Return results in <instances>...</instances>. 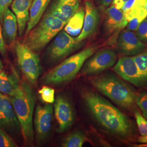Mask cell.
Masks as SVG:
<instances>
[{"instance_id":"obj_12","label":"cell","mask_w":147,"mask_h":147,"mask_svg":"<svg viewBox=\"0 0 147 147\" xmlns=\"http://www.w3.org/2000/svg\"><path fill=\"white\" fill-rule=\"evenodd\" d=\"M117 47L122 55L132 56L143 52L146 47L135 32L126 29L123 30L119 34Z\"/></svg>"},{"instance_id":"obj_1","label":"cell","mask_w":147,"mask_h":147,"mask_svg":"<svg viewBox=\"0 0 147 147\" xmlns=\"http://www.w3.org/2000/svg\"><path fill=\"white\" fill-rule=\"evenodd\" d=\"M82 97L95 119L107 130L124 138L134 135L132 123L107 100L92 91L84 92Z\"/></svg>"},{"instance_id":"obj_20","label":"cell","mask_w":147,"mask_h":147,"mask_svg":"<svg viewBox=\"0 0 147 147\" xmlns=\"http://www.w3.org/2000/svg\"><path fill=\"white\" fill-rule=\"evenodd\" d=\"M51 0H33L30 9L29 20L27 22L25 35L37 25L41 20Z\"/></svg>"},{"instance_id":"obj_14","label":"cell","mask_w":147,"mask_h":147,"mask_svg":"<svg viewBox=\"0 0 147 147\" xmlns=\"http://www.w3.org/2000/svg\"><path fill=\"white\" fill-rule=\"evenodd\" d=\"M84 5L85 15L84 25L81 33L76 38L79 42H82L94 33L99 25L100 19L98 10L90 1L86 0Z\"/></svg>"},{"instance_id":"obj_11","label":"cell","mask_w":147,"mask_h":147,"mask_svg":"<svg viewBox=\"0 0 147 147\" xmlns=\"http://www.w3.org/2000/svg\"><path fill=\"white\" fill-rule=\"evenodd\" d=\"M113 69L126 81L137 87L143 86L139 69L133 56H125L119 58Z\"/></svg>"},{"instance_id":"obj_31","label":"cell","mask_w":147,"mask_h":147,"mask_svg":"<svg viewBox=\"0 0 147 147\" xmlns=\"http://www.w3.org/2000/svg\"><path fill=\"white\" fill-rule=\"evenodd\" d=\"M0 53L3 56H5L6 54V44L3 36L2 25H1V22H0Z\"/></svg>"},{"instance_id":"obj_8","label":"cell","mask_w":147,"mask_h":147,"mask_svg":"<svg viewBox=\"0 0 147 147\" xmlns=\"http://www.w3.org/2000/svg\"><path fill=\"white\" fill-rule=\"evenodd\" d=\"M117 56L115 51L105 49L93 54L84 63L81 74L91 75L100 73L112 67L116 62Z\"/></svg>"},{"instance_id":"obj_27","label":"cell","mask_w":147,"mask_h":147,"mask_svg":"<svg viewBox=\"0 0 147 147\" xmlns=\"http://www.w3.org/2000/svg\"><path fill=\"white\" fill-rule=\"evenodd\" d=\"M18 147L14 140L11 137L4 129L0 127V147Z\"/></svg>"},{"instance_id":"obj_24","label":"cell","mask_w":147,"mask_h":147,"mask_svg":"<svg viewBox=\"0 0 147 147\" xmlns=\"http://www.w3.org/2000/svg\"><path fill=\"white\" fill-rule=\"evenodd\" d=\"M141 77L143 86L147 84V49L136 56H134Z\"/></svg>"},{"instance_id":"obj_9","label":"cell","mask_w":147,"mask_h":147,"mask_svg":"<svg viewBox=\"0 0 147 147\" xmlns=\"http://www.w3.org/2000/svg\"><path fill=\"white\" fill-rule=\"evenodd\" d=\"M147 0H127L121 10L128 22L127 29L136 31L140 24L147 17Z\"/></svg>"},{"instance_id":"obj_4","label":"cell","mask_w":147,"mask_h":147,"mask_svg":"<svg viewBox=\"0 0 147 147\" xmlns=\"http://www.w3.org/2000/svg\"><path fill=\"white\" fill-rule=\"evenodd\" d=\"M96 50V46H91L66 58L43 76V83L57 85L72 80L81 70L87 59L94 54Z\"/></svg>"},{"instance_id":"obj_22","label":"cell","mask_w":147,"mask_h":147,"mask_svg":"<svg viewBox=\"0 0 147 147\" xmlns=\"http://www.w3.org/2000/svg\"><path fill=\"white\" fill-rule=\"evenodd\" d=\"M84 15V9L79 8L65 25L64 31L73 37L78 36L83 27Z\"/></svg>"},{"instance_id":"obj_33","label":"cell","mask_w":147,"mask_h":147,"mask_svg":"<svg viewBox=\"0 0 147 147\" xmlns=\"http://www.w3.org/2000/svg\"><path fill=\"white\" fill-rule=\"evenodd\" d=\"M113 0H96L98 3L104 8H107L112 4Z\"/></svg>"},{"instance_id":"obj_2","label":"cell","mask_w":147,"mask_h":147,"mask_svg":"<svg viewBox=\"0 0 147 147\" xmlns=\"http://www.w3.org/2000/svg\"><path fill=\"white\" fill-rule=\"evenodd\" d=\"M16 116L20 125L25 142L33 140V117L35 98L30 85L22 82L16 94L9 96Z\"/></svg>"},{"instance_id":"obj_29","label":"cell","mask_w":147,"mask_h":147,"mask_svg":"<svg viewBox=\"0 0 147 147\" xmlns=\"http://www.w3.org/2000/svg\"><path fill=\"white\" fill-rule=\"evenodd\" d=\"M137 36L142 42H147V19L140 24L136 30Z\"/></svg>"},{"instance_id":"obj_23","label":"cell","mask_w":147,"mask_h":147,"mask_svg":"<svg viewBox=\"0 0 147 147\" xmlns=\"http://www.w3.org/2000/svg\"><path fill=\"white\" fill-rule=\"evenodd\" d=\"M87 138L84 134L81 131H75L66 137L62 142L63 147H82Z\"/></svg>"},{"instance_id":"obj_37","label":"cell","mask_w":147,"mask_h":147,"mask_svg":"<svg viewBox=\"0 0 147 147\" xmlns=\"http://www.w3.org/2000/svg\"></svg>"},{"instance_id":"obj_34","label":"cell","mask_w":147,"mask_h":147,"mask_svg":"<svg viewBox=\"0 0 147 147\" xmlns=\"http://www.w3.org/2000/svg\"><path fill=\"white\" fill-rule=\"evenodd\" d=\"M138 141L140 143H143L147 144V135H146V136H141L138 137Z\"/></svg>"},{"instance_id":"obj_32","label":"cell","mask_w":147,"mask_h":147,"mask_svg":"<svg viewBox=\"0 0 147 147\" xmlns=\"http://www.w3.org/2000/svg\"><path fill=\"white\" fill-rule=\"evenodd\" d=\"M127 0H113L112 5L116 8L121 9L124 4L126 2Z\"/></svg>"},{"instance_id":"obj_36","label":"cell","mask_w":147,"mask_h":147,"mask_svg":"<svg viewBox=\"0 0 147 147\" xmlns=\"http://www.w3.org/2000/svg\"><path fill=\"white\" fill-rule=\"evenodd\" d=\"M146 9L147 11V1H146Z\"/></svg>"},{"instance_id":"obj_7","label":"cell","mask_w":147,"mask_h":147,"mask_svg":"<svg viewBox=\"0 0 147 147\" xmlns=\"http://www.w3.org/2000/svg\"><path fill=\"white\" fill-rule=\"evenodd\" d=\"M82 45V42H79L76 38L62 30L53 38L48 48L47 54L51 61L58 62L79 49Z\"/></svg>"},{"instance_id":"obj_19","label":"cell","mask_w":147,"mask_h":147,"mask_svg":"<svg viewBox=\"0 0 147 147\" xmlns=\"http://www.w3.org/2000/svg\"><path fill=\"white\" fill-rule=\"evenodd\" d=\"M5 44L9 45L15 42L18 31V21L15 14L8 9L5 11L1 24Z\"/></svg>"},{"instance_id":"obj_16","label":"cell","mask_w":147,"mask_h":147,"mask_svg":"<svg viewBox=\"0 0 147 147\" xmlns=\"http://www.w3.org/2000/svg\"><path fill=\"white\" fill-rule=\"evenodd\" d=\"M19 125L9 96L0 92V127L5 129Z\"/></svg>"},{"instance_id":"obj_18","label":"cell","mask_w":147,"mask_h":147,"mask_svg":"<svg viewBox=\"0 0 147 147\" xmlns=\"http://www.w3.org/2000/svg\"><path fill=\"white\" fill-rule=\"evenodd\" d=\"M32 1L13 0L11 4V9L15 14L18 21V32L20 36L26 31Z\"/></svg>"},{"instance_id":"obj_10","label":"cell","mask_w":147,"mask_h":147,"mask_svg":"<svg viewBox=\"0 0 147 147\" xmlns=\"http://www.w3.org/2000/svg\"><path fill=\"white\" fill-rule=\"evenodd\" d=\"M53 115V107L51 104L38 105L36 107L34 125L37 136L40 140L45 139L49 135L52 127Z\"/></svg>"},{"instance_id":"obj_17","label":"cell","mask_w":147,"mask_h":147,"mask_svg":"<svg viewBox=\"0 0 147 147\" xmlns=\"http://www.w3.org/2000/svg\"><path fill=\"white\" fill-rule=\"evenodd\" d=\"M128 22L121 9L116 8L112 5L105 11L104 26L106 32L111 33L119 31L127 26Z\"/></svg>"},{"instance_id":"obj_15","label":"cell","mask_w":147,"mask_h":147,"mask_svg":"<svg viewBox=\"0 0 147 147\" xmlns=\"http://www.w3.org/2000/svg\"><path fill=\"white\" fill-rule=\"evenodd\" d=\"M80 0H55L48 9L53 15L66 23L80 8Z\"/></svg>"},{"instance_id":"obj_21","label":"cell","mask_w":147,"mask_h":147,"mask_svg":"<svg viewBox=\"0 0 147 147\" xmlns=\"http://www.w3.org/2000/svg\"><path fill=\"white\" fill-rule=\"evenodd\" d=\"M19 78L16 73H0V92L9 96L16 94L20 87Z\"/></svg>"},{"instance_id":"obj_30","label":"cell","mask_w":147,"mask_h":147,"mask_svg":"<svg viewBox=\"0 0 147 147\" xmlns=\"http://www.w3.org/2000/svg\"><path fill=\"white\" fill-rule=\"evenodd\" d=\"M13 0H0V22L2 24L5 11L9 9Z\"/></svg>"},{"instance_id":"obj_6","label":"cell","mask_w":147,"mask_h":147,"mask_svg":"<svg viewBox=\"0 0 147 147\" xmlns=\"http://www.w3.org/2000/svg\"><path fill=\"white\" fill-rule=\"evenodd\" d=\"M15 51L21 71L30 83L36 84L42 71L38 55L25 44L20 42L16 43Z\"/></svg>"},{"instance_id":"obj_26","label":"cell","mask_w":147,"mask_h":147,"mask_svg":"<svg viewBox=\"0 0 147 147\" xmlns=\"http://www.w3.org/2000/svg\"><path fill=\"white\" fill-rule=\"evenodd\" d=\"M136 124L141 136L147 135V120L141 115L140 111H135Z\"/></svg>"},{"instance_id":"obj_5","label":"cell","mask_w":147,"mask_h":147,"mask_svg":"<svg viewBox=\"0 0 147 147\" xmlns=\"http://www.w3.org/2000/svg\"><path fill=\"white\" fill-rule=\"evenodd\" d=\"M66 24L47 11L26 36L24 44L34 52L40 51L63 30Z\"/></svg>"},{"instance_id":"obj_35","label":"cell","mask_w":147,"mask_h":147,"mask_svg":"<svg viewBox=\"0 0 147 147\" xmlns=\"http://www.w3.org/2000/svg\"><path fill=\"white\" fill-rule=\"evenodd\" d=\"M2 69H3V64L2 62L0 59V73L2 71Z\"/></svg>"},{"instance_id":"obj_28","label":"cell","mask_w":147,"mask_h":147,"mask_svg":"<svg viewBox=\"0 0 147 147\" xmlns=\"http://www.w3.org/2000/svg\"><path fill=\"white\" fill-rule=\"evenodd\" d=\"M136 104L142 111L143 116L147 120V92H142L137 96Z\"/></svg>"},{"instance_id":"obj_25","label":"cell","mask_w":147,"mask_h":147,"mask_svg":"<svg viewBox=\"0 0 147 147\" xmlns=\"http://www.w3.org/2000/svg\"><path fill=\"white\" fill-rule=\"evenodd\" d=\"M43 101L47 104H53L55 102V90L48 86H43L42 88L39 90Z\"/></svg>"},{"instance_id":"obj_13","label":"cell","mask_w":147,"mask_h":147,"mask_svg":"<svg viewBox=\"0 0 147 147\" xmlns=\"http://www.w3.org/2000/svg\"><path fill=\"white\" fill-rule=\"evenodd\" d=\"M54 111L58 124V132L62 133L66 131L73 124V109L67 98L62 96H58L55 100Z\"/></svg>"},{"instance_id":"obj_3","label":"cell","mask_w":147,"mask_h":147,"mask_svg":"<svg viewBox=\"0 0 147 147\" xmlns=\"http://www.w3.org/2000/svg\"><path fill=\"white\" fill-rule=\"evenodd\" d=\"M92 84L100 93L121 107L130 109L136 104L134 90L113 75L107 74L92 80Z\"/></svg>"}]
</instances>
